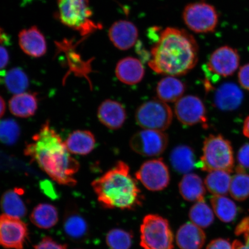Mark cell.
<instances>
[{
    "mask_svg": "<svg viewBox=\"0 0 249 249\" xmlns=\"http://www.w3.org/2000/svg\"><path fill=\"white\" fill-rule=\"evenodd\" d=\"M69 152L49 122L43 124L24 149L25 155L36 161L53 180L59 184L73 186L77 183L74 176L79 171L80 164Z\"/></svg>",
    "mask_w": 249,
    "mask_h": 249,
    "instance_id": "cell-1",
    "label": "cell"
},
{
    "mask_svg": "<svg viewBox=\"0 0 249 249\" xmlns=\"http://www.w3.org/2000/svg\"><path fill=\"white\" fill-rule=\"evenodd\" d=\"M198 60V45L186 30L168 27L161 31L152 47L149 67L155 72L168 76L185 75Z\"/></svg>",
    "mask_w": 249,
    "mask_h": 249,
    "instance_id": "cell-2",
    "label": "cell"
},
{
    "mask_svg": "<svg viewBox=\"0 0 249 249\" xmlns=\"http://www.w3.org/2000/svg\"><path fill=\"white\" fill-rule=\"evenodd\" d=\"M92 186L99 203L107 209L131 210L142 204L141 191L123 161L93 180Z\"/></svg>",
    "mask_w": 249,
    "mask_h": 249,
    "instance_id": "cell-3",
    "label": "cell"
},
{
    "mask_svg": "<svg viewBox=\"0 0 249 249\" xmlns=\"http://www.w3.org/2000/svg\"><path fill=\"white\" fill-rule=\"evenodd\" d=\"M234 160L231 144L220 135H210L205 140L199 166L205 171L223 170L231 173Z\"/></svg>",
    "mask_w": 249,
    "mask_h": 249,
    "instance_id": "cell-4",
    "label": "cell"
},
{
    "mask_svg": "<svg viewBox=\"0 0 249 249\" xmlns=\"http://www.w3.org/2000/svg\"><path fill=\"white\" fill-rule=\"evenodd\" d=\"M57 4L56 18L65 26L79 31L83 36L99 28L91 19L92 12L89 0H57Z\"/></svg>",
    "mask_w": 249,
    "mask_h": 249,
    "instance_id": "cell-5",
    "label": "cell"
},
{
    "mask_svg": "<svg viewBox=\"0 0 249 249\" xmlns=\"http://www.w3.org/2000/svg\"><path fill=\"white\" fill-rule=\"evenodd\" d=\"M140 245L143 249H173L174 235L168 220L156 214L145 216L140 226Z\"/></svg>",
    "mask_w": 249,
    "mask_h": 249,
    "instance_id": "cell-6",
    "label": "cell"
},
{
    "mask_svg": "<svg viewBox=\"0 0 249 249\" xmlns=\"http://www.w3.org/2000/svg\"><path fill=\"white\" fill-rule=\"evenodd\" d=\"M172 110L160 99H152L142 104L136 110L135 119L140 127L163 132L172 123Z\"/></svg>",
    "mask_w": 249,
    "mask_h": 249,
    "instance_id": "cell-7",
    "label": "cell"
},
{
    "mask_svg": "<svg viewBox=\"0 0 249 249\" xmlns=\"http://www.w3.org/2000/svg\"><path fill=\"white\" fill-rule=\"evenodd\" d=\"M182 18L190 30L200 34L213 32L219 21L216 8L204 1L186 5L183 11Z\"/></svg>",
    "mask_w": 249,
    "mask_h": 249,
    "instance_id": "cell-8",
    "label": "cell"
},
{
    "mask_svg": "<svg viewBox=\"0 0 249 249\" xmlns=\"http://www.w3.org/2000/svg\"><path fill=\"white\" fill-rule=\"evenodd\" d=\"M169 138L166 133L158 130L143 129L135 134L129 145L133 151L147 157H158L166 150Z\"/></svg>",
    "mask_w": 249,
    "mask_h": 249,
    "instance_id": "cell-9",
    "label": "cell"
},
{
    "mask_svg": "<svg viewBox=\"0 0 249 249\" xmlns=\"http://www.w3.org/2000/svg\"><path fill=\"white\" fill-rule=\"evenodd\" d=\"M136 178L149 191H163L169 185V168L161 158L145 161L136 173Z\"/></svg>",
    "mask_w": 249,
    "mask_h": 249,
    "instance_id": "cell-10",
    "label": "cell"
},
{
    "mask_svg": "<svg viewBox=\"0 0 249 249\" xmlns=\"http://www.w3.org/2000/svg\"><path fill=\"white\" fill-rule=\"evenodd\" d=\"M29 236L26 223L18 218L0 214V246L8 249H23Z\"/></svg>",
    "mask_w": 249,
    "mask_h": 249,
    "instance_id": "cell-11",
    "label": "cell"
},
{
    "mask_svg": "<svg viewBox=\"0 0 249 249\" xmlns=\"http://www.w3.org/2000/svg\"><path fill=\"white\" fill-rule=\"evenodd\" d=\"M174 111L177 119L183 125L193 126L207 121L203 102L194 95L182 96L176 102Z\"/></svg>",
    "mask_w": 249,
    "mask_h": 249,
    "instance_id": "cell-12",
    "label": "cell"
},
{
    "mask_svg": "<svg viewBox=\"0 0 249 249\" xmlns=\"http://www.w3.org/2000/svg\"><path fill=\"white\" fill-rule=\"evenodd\" d=\"M240 57L236 50L228 46L220 47L210 56L208 68L212 73L226 77L238 70Z\"/></svg>",
    "mask_w": 249,
    "mask_h": 249,
    "instance_id": "cell-13",
    "label": "cell"
},
{
    "mask_svg": "<svg viewBox=\"0 0 249 249\" xmlns=\"http://www.w3.org/2000/svg\"><path fill=\"white\" fill-rule=\"evenodd\" d=\"M139 36L138 28L129 21H116L108 31V37L116 48L127 51L135 45Z\"/></svg>",
    "mask_w": 249,
    "mask_h": 249,
    "instance_id": "cell-14",
    "label": "cell"
},
{
    "mask_svg": "<svg viewBox=\"0 0 249 249\" xmlns=\"http://www.w3.org/2000/svg\"><path fill=\"white\" fill-rule=\"evenodd\" d=\"M98 118L107 128L117 130L124 125L126 119V112L122 104L111 99L102 103L98 109Z\"/></svg>",
    "mask_w": 249,
    "mask_h": 249,
    "instance_id": "cell-15",
    "label": "cell"
},
{
    "mask_svg": "<svg viewBox=\"0 0 249 249\" xmlns=\"http://www.w3.org/2000/svg\"><path fill=\"white\" fill-rule=\"evenodd\" d=\"M18 43L23 52L33 57H42L47 52L45 37L36 26L21 30L18 34Z\"/></svg>",
    "mask_w": 249,
    "mask_h": 249,
    "instance_id": "cell-16",
    "label": "cell"
},
{
    "mask_svg": "<svg viewBox=\"0 0 249 249\" xmlns=\"http://www.w3.org/2000/svg\"><path fill=\"white\" fill-rule=\"evenodd\" d=\"M145 70L138 59L127 57L118 61L116 68L117 79L125 85H137L144 76Z\"/></svg>",
    "mask_w": 249,
    "mask_h": 249,
    "instance_id": "cell-17",
    "label": "cell"
},
{
    "mask_svg": "<svg viewBox=\"0 0 249 249\" xmlns=\"http://www.w3.org/2000/svg\"><path fill=\"white\" fill-rule=\"evenodd\" d=\"M244 95L241 89L232 83L223 84L214 93V105L223 111H232L241 104Z\"/></svg>",
    "mask_w": 249,
    "mask_h": 249,
    "instance_id": "cell-18",
    "label": "cell"
},
{
    "mask_svg": "<svg viewBox=\"0 0 249 249\" xmlns=\"http://www.w3.org/2000/svg\"><path fill=\"white\" fill-rule=\"evenodd\" d=\"M205 239L203 230L193 223L180 226L176 234V243L180 249H201Z\"/></svg>",
    "mask_w": 249,
    "mask_h": 249,
    "instance_id": "cell-19",
    "label": "cell"
},
{
    "mask_svg": "<svg viewBox=\"0 0 249 249\" xmlns=\"http://www.w3.org/2000/svg\"><path fill=\"white\" fill-rule=\"evenodd\" d=\"M68 151L76 155H88L94 149V135L89 130H78L71 133L64 142Z\"/></svg>",
    "mask_w": 249,
    "mask_h": 249,
    "instance_id": "cell-20",
    "label": "cell"
},
{
    "mask_svg": "<svg viewBox=\"0 0 249 249\" xmlns=\"http://www.w3.org/2000/svg\"><path fill=\"white\" fill-rule=\"evenodd\" d=\"M36 93L23 92L13 96L9 102V110L14 116L28 118L34 116L38 108Z\"/></svg>",
    "mask_w": 249,
    "mask_h": 249,
    "instance_id": "cell-21",
    "label": "cell"
},
{
    "mask_svg": "<svg viewBox=\"0 0 249 249\" xmlns=\"http://www.w3.org/2000/svg\"><path fill=\"white\" fill-rule=\"evenodd\" d=\"M179 191L184 200L197 202L204 200L205 186L202 179L197 174H185L179 183Z\"/></svg>",
    "mask_w": 249,
    "mask_h": 249,
    "instance_id": "cell-22",
    "label": "cell"
},
{
    "mask_svg": "<svg viewBox=\"0 0 249 249\" xmlns=\"http://www.w3.org/2000/svg\"><path fill=\"white\" fill-rule=\"evenodd\" d=\"M23 190L20 188L9 190L3 194L0 205L4 214L18 219L26 215L27 207L21 198Z\"/></svg>",
    "mask_w": 249,
    "mask_h": 249,
    "instance_id": "cell-23",
    "label": "cell"
},
{
    "mask_svg": "<svg viewBox=\"0 0 249 249\" xmlns=\"http://www.w3.org/2000/svg\"><path fill=\"white\" fill-rule=\"evenodd\" d=\"M186 87L181 81L173 76H167L159 82L157 93L159 99L165 103L176 102L184 94Z\"/></svg>",
    "mask_w": 249,
    "mask_h": 249,
    "instance_id": "cell-24",
    "label": "cell"
},
{
    "mask_svg": "<svg viewBox=\"0 0 249 249\" xmlns=\"http://www.w3.org/2000/svg\"><path fill=\"white\" fill-rule=\"evenodd\" d=\"M170 159L173 169L179 173H190L195 167L194 151L188 145H180L174 148Z\"/></svg>",
    "mask_w": 249,
    "mask_h": 249,
    "instance_id": "cell-25",
    "label": "cell"
},
{
    "mask_svg": "<svg viewBox=\"0 0 249 249\" xmlns=\"http://www.w3.org/2000/svg\"><path fill=\"white\" fill-rule=\"evenodd\" d=\"M30 220L34 225L40 229H51L58 223V211L52 204H40L34 208L30 214Z\"/></svg>",
    "mask_w": 249,
    "mask_h": 249,
    "instance_id": "cell-26",
    "label": "cell"
},
{
    "mask_svg": "<svg viewBox=\"0 0 249 249\" xmlns=\"http://www.w3.org/2000/svg\"><path fill=\"white\" fill-rule=\"evenodd\" d=\"M230 173L216 170L209 172L205 179L204 184L213 196H225L228 194L231 184Z\"/></svg>",
    "mask_w": 249,
    "mask_h": 249,
    "instance_id": "cell-27",
    "label": "cell"
},
{
    "mask_svg": "<svg viewBox=\"0 0 249 249\" xmlns=\"http://www.w3.org/2000/svg\"><path fill=\"white\" fill-rule=\"evenodd\" d=\"M211 202L214 213L223 222H231L237 215L236 205L225 196H213L211 198Z\"/></svg>",
    "mask_w": 249,
    "mask_h": 249,
    "instance_id": "cell-28",
    "label": "cell"
},
{
    "mask_svg": "<svg viewBox=\"0 0 249 249\" xmlns=\"http://www.w3.org/2000/svg\"><path fill=\"white\" fill-rule=\"evenodd\" d=\"M65 233L73 240H80L88 233V225L84 218L76 213H71L65 217L64 222Z\"/></svg>",
    "mask_w": 249,
    "mask_h": 249,
    "instance_id": "cell-29",
    "label": "cell"
},
{
    "mask_svg": "<svg viewBox=\"0 0 249 249\" xmlns=\"http://www.w3.org/2000/svg\"><path fill=\"white\" fill-rule=\"evenodd\" d=\"M192 223L200 228H207L214 221L213 211L204 200L196 202L189 211Z\"/></svg>",
    "mask_w": 249,
    "mask_h": 249,
    "instance_id": "cell-30",
    "label": "cell"
},
{
    "mask_svg": "<svg viewBox=\"0 0 249 249\" xmlns=\"http://www.w3.org/2000/svg\"><path fill=\"white\" fill-rule=\"evenodd\" d=\"M4 80L8 91L16 95L26 91L29 84L27 74L19 68L9 71L5 74Z\"/></svg>",
    "mask_w": 249,
    "mask_h": 249,
    "instance_id": "cell-31",
    "label": "cell"
},
{
    "mask_svg": "<svg viewBox=\"0 0 249 249\" xmlns=\"http://www.w3.org/2000/svg\"><path fill=\"white\" fill-rule=\"evenodd\" d=\"M230 192L232 197L237 201H244L249 197V175L241 168L231 178Z\"/></svg>",
    "mask_w": 249,
    "mask_h": 249,
    "instance_id": "cell-32",
    "label": "cell"
},
{
    "mask_svg": "<svg viewBox=\"0 0 249 249\" xmlns=\"http://www.w3.org/2000/svg\"><path fill=\"white\" fill-rule=\"evenodd\" d=\"M106 241L110 249H130L132 245V235L125 230L114 229L107 233Z\"/></svg>",
    "mask_w": 249,
    "mask_h": 249,
    "instance_id": "cell-33",
    "label": "cell"
},
{
    "mask_svg": "<svg viewBox=\"0 0 249 249\" xmlns=\"http://www.w3.org/2000/svg\"><path fill=\"white\" fill-rule=\"evenodd\" d=\"M20 129L18 124L12 119L0 121V142L12 145L19 138Z\"/></svg>",
    "mask_w": 249,
    "mask_h": 249,
    "instance_id": "cell-34",
    "label": "cell"
},
{
    "mask_svg": "<svg viewBox=\"0 0 249 249\" xmlns=\"http://www.w3.org/2000/svg\"><path fill=\"white\" fill-rule=\"evenodd\" d=\"M235 234L242 236L245 242L239 240L233 241L232 249H249V216L244 218L236 226Z\"/></svg>",
    "mask_w": 249,
    "mask_h": 249,
    "instance_id": "cell-35",
    "label": "cell"
},
{
    "mask_svg": "<svg viewBox=\"0 0 249 249\" xmlns=\"http://www.w3.org/2000/svg\"><path fill=\"white\" fill-rule=\"evenodd\" d=\"M34 249H67V246L58 244L52 238L46 236L34 247Z\"/></svg>",
    "mask_w": 249,
    "mask_h": 249,
    "instance_id": "cell-36",
    "label": "cell"
},
{
    "mask_svg": "<svg viewBox=\"0 0 249 249\" xmlns=\"http://www.w3.org/2000/svg\"><path fill=\"white\" fill-rule=\"evenodd\" d=\"M238 80L243 88L249 91V64L240 68L238 73Z\"/></svg>",
    "mask_w": 249,
    "mask_h": 249,
    "instance_id": "cell-37",
    "label": "cell"
},
{
    "mask_svg": "<svg viewBox=\"0 0 249 249\" xmlns=\"http://www.w3.org/2000/svg\"><path fill=\"white\" fill-rule=\"evenodd\" d=\"M238 161L241 166L249 169V144L243 145L239 149Z\"/></svg>",
    "mask_w": 249,
    "mask_h": 249,
    "instance_id": "cell-38",
    "label": "cell"
},
{
    "mask_svg": "<svg viewBox=\"0 0 249 249\" xmlns=\"http://www.w3.org/2000/svg\"><path fill=\"white\" fill-rule=\"evenodd\" d=\"M206 249H232V245L227 239L218 238L212 241Z\"/></svg>",
    "mask_w": 249,
    "mask_h": 249,
    "instance_id": "cell-39",
    "label": "cell"
},
{
    "mask_svg": "<svg viewBox=\"0 0 249 249\" xmlns=\"http://www.w3.org/2000/svg\"><path fill=\"white\" fill-rule=\"evenodd\" d=\"M9 54L4 47L0 46V70L4 69L8 64Z\"/></svg>",
    "mask_w": 249,
    "mask_h": 249,
    "instance_id": "cell-40",
    "label": "cell"
},
{
    "mask_svg": "<svg viewBox=\"0 0 249 249\" xmlns=\"http://www.w3.org/2000/svg\"><path fill=\"white\" fill-rule=\"evenodd\" d=\"M243 132L246 137L249 138V116L245 120Z\"/></svg>",
    "mask_w": 249,
    "mask_h": 249,
    "instance_id": "cell-41",
    "label": "cell"
},
{
    "mask_svg": "<svg viewBox=\"0 0 249 249\" xmlns=\"http://www.w3.org/2000/svg\"><path fill=\"white\" fill-rule=\"evenodd\" d=\"M6 105L4 99L0 96V118H1L5 112Z\"/></svg>",
    "mask_w": 249,
    "mask_h": 249,
    "instance_id": "cell-42",
    "label": "cell"
},
{
    "mask_svg": "<svg viewBox=\"0 0 249 249\" xmlns=\"http://www.w3.org/2000/svg\"><path fill=\"white\" fill-rule=\"evenodd\" d=\"M7 37L6 36L5 34L3 33L1 29H0V43L6 41V39Z\"/></svg>",
    "mask_w": 249,
    "mask_h": 249,
    "instance_id": "cell-43",
    "label": "cell"
},
{
    "mask_svg": "<svg viewBox=\"0 0 249 249\" xmlns=\"http://www.w3.org/2000/svg\"><path fill=\"white\" fill-rule=\"evenodd\" d=\"M0 82H1V78H0Z\"/></svg>",
    "mask_w": 249,
    "mask_h": 249,
    "instance_id": "cell-44",
    "label": "cell"
}]
</instances>
